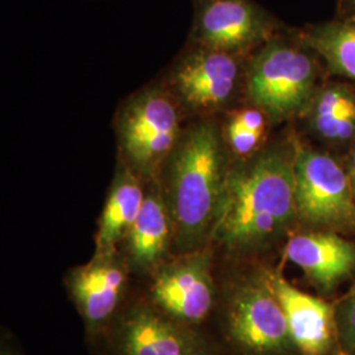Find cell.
Returning a JSON list of instances; mask_svg holds the SVG:
<instances>
[{
	"mask_svg": "<svg viewBox=\"0 0 355 355\" xmlns=\"http://www.w3.org/2000/svg\"><path fill=\"white\" fill-rule=\"evenodd\" d=\"M293 145H274L229 167L212 237L232 252L259 250L296 220Z\"/></svg>",
	"mask_w": 355,
	"mask_h": 355,
	"instance_id": "obj_1",
	"label": "cell"
},
{
	"mask_svg": "<svg viewBox=\"0 0 355 355\" xmlns=\"http://www.w3.org/2000/svg\"><path fill=\"white\" fill-rule=\"evenodd\" d=\"M165 170L164 200L178 245L184 250L196 249L212 234L228 175L215 124L200 121L184 130Z\"/></svg>",
	"mask_w": 355,
	"mask_h": 355,
	"instance_id": "obj_2",
	"label": "cell"
},
{
	"mask_svg": "<svg viewBox=\"0 0 355 355\" xmlns=\"http://www.w3.org/2000/svg\"><path fill=\"white\" fill-rule=\"evenodd\" d=\"M318 55L299 42L274 36L245 71L249 99L267 119L280 123L306 114L318 87Z\"/></svg>",
	"mask_w": 355,
	"mask_h": 355,
	"instance_id": "obj_3",
	"label": "cell"
},
{
	"mask_svg": "<svg viewBox=\"0 0 355 355\" xmlns=\"http://www.w3.org/2000/svg\"><path fill=\"white\" fill-rule=\"evenodd\" d=\"M296 220L308 232H355V199L345 166L328 153L295 144Z\"/></svg>",
	"mask_w": 355,
	"mask_h": 355,
	"instance_id": "obj_4",
	"label": "cell"
},
{
	"mask_svg": "<svg viewBox=\"0 0 355 355\" xmlns=\"http://www.w3.org/2000/svg\"><path fill=\"white\" fill-rule=\"evenodd\" d=\"M168 89L150 86L128 101L117 119L120 150L141 177H155L182 136L177 98Z\"/></svg>",
	"mask_w": 355,
	"mask_h": 355,
	"instance_id": "obj_5",
	"label": "cell"
},
{
	"mask_svg": "<svg viewBox=\"0 0 355 355\" xmlns=\"http://www.w3.org/2000/svg\"><path fill=\"white\" fill-rule=\"evenodd\" d=\"M224 337L237 355H300L265 274L245 282L230 297Z\"/></svg>",
	"mask_w": 355,
	"mask_h": 355,
	"instance_id": "obj_6",
	"label": "cell"
},
{
	"mask_svg": "<svg viewBox=\"0 0 355 355\" xmlns=\"http://www.w3.org/2000/svg\"><path fill=\"white\" fill-rule=\"evenodd\" d=\"M110 355H221L207 334L157 306L129 308L103 337Z\"/></svg>",
	"mask_w": 355,
	"mask_h": 355,
	"instance_id": "obj_7",
	"label": "cell"
},
{
	"mask_svg": "<svg viewBox=\"0 0 355 355\" xmlns=\"http://www.w3.org/2000/svg\"><path fill=\"white\" fill-rule=\"evenodd\" d=\"M242 79L240 55L196 45L173 69L170 86L183 105L207 114L224 107Z\"/></svg>",
	"mask_w": 355,
	"mask_h": 355,
	"instance_id": "obj_8",
	"label": "cell"
},
{
	"mask_svg": "<svg viewBox=\"0 0 355 355\" xmlns=\"http://www.w3.org/2000/svg\"><path fill=\"white\" fill-rule=\"evenodd\" d=\"M274 23L250 0H204L193 37L198 46L241 55L274 37Z\"/></svg>",
	"mask_w": 355,
	"mask_h": 355,
	"instance_id": "obj_9",
	"label": "cell"
},
{
	"mask_svg": "<svg viewBox=\"0 0 355 355\" xmlns=\"http://www.w3.org/2000/svg\"><path fill=\"white\" fill-rule=\"evenodd\" d=\"M154 306L191 327L200 325L214 308L211 257L195 252L162 267L153 282Z\"/></svg>",
	"mask_w": 355,
	"mask_h": 355,
	"instance_id": "obj_10",
	"label": "cell"
},
{
	"mask_svg": "<svg viewBox=\"0 0 355 355\" xmlns=\"http://www.w3.org/2000/svg\"><path fill=\"white\" fill-rule=\"evenodd\" d=\"M265 278L282 305L300 355H343L334 304L297 290L278 271H267Z\"/></svg>",
	"mask_w": 355,
	"mask_h": 355,
	"instance_id": "obj_11",
	"label": "cell"
},
{
	"mask_svg": "<svg viewBox=\"0 0 355 355\" xmlns=\"http://www.w3.org/2000/svg\"><path fill=\"white\" fill-rule=\"evenodd\" d=\"M127 283L123 263L110 257L95 259L71 272L69 287L91 337H104L114 321Z\"/></svg>",
	"mask_w": 355,
	"mask_h": 355,
	"instance_id": "obj_12",
	"label": "cell"
},
{
	"mask_svg": "<svg viewBox=\"0 0 355 355\" xmlns=\"http://www.w3.org/2000/svg\"><path fill=\"white\" fill-rule=\"evenodd\" d=\"M286 257L303 270L321 292L336 290L355 271V242L333 232H304L293 236Z\"/></svg>",
	"mask_w": 355,
	"mask_h": 355,
	"instance_id": "obj_13",
	"label": "cell"
},
{
	"mask_svg": "<svg viewBox=\"0 0 355 355\" xmlns=\"http://www.w3.org/2000/svg\"><path fill=\"white\" fill-rule=\"evenodd\" d=\"M173 233V221L164 196L157 190L149 191L140 215L125 237L132 263L140 270L157 265L167 252Z\"/></svg>",
	"mask_w": 355,
	"mask_h": 355,
	"instance_id": "obj_14",
	"label": "cell"
},
{
	"mask_svg": "<svg viewBox=\"0 0 355 355\" xmlns=\"http://www.w3.org/2000/svg\"><path fill=\"white\" fill-rule=\"evenodd\" d=\"M145 196L146 193L133 171L124 170L119 173L101 216L96 234V257L114 254L116 243L127 237L128 232L140 215Z\"/></svg>",
	"mask_w": 355,
	"mask_h": 355,
	"instance_id": "obj_15",
	"label": "cell"
},
{
	"mask_svg": "<svg viewBox=\"0 0 355 355\" xmlns=\"http://www.w3.org/2000/svg\"><path fill=\"white\" fill-rule=\"evenodd\" d=\"M300 40L331 74L355 80V13L311 26Z\"/></svg>",
	"mask_w": 355,
	"mask_h": 355,
	"instance_id": "obj_16",
	"label": "cell"
},
{
	"mask_svg": "<svg viewBox=\"0 0 355 355\" xmlns=\"http://www.w3.org/2000/svg\"><path fill=\"white\" fill-rule=\"evenodd\" d=\"M354 110V87L331 82L318 87L305 116L311 130L320 140L328 142L338 121Z\"/></svg>",
	"mask_w": 355,
	"mask_h": 355,
	"instance_id": "obj_17",
	"label": "cell"
},
{
	"mask_svg": "<svg viewBox=\"0 0 355 355\" xmlns=\"http://www.w3.org/2000/svg\"><path fill=\"white\" fill-rule=\"evenodd\" d=\"M334 313L343 355H355V283L334 304Z\"/></svg>",
	"mask_w": 355,
	"mask_h": 355,
	"instance_id": "obj_18",
	"label": "cell"
},
{
	"mask_svg": "<svg viewBox=\"0 0 355 355\" xmlns=\"http://www.w3.org/2000/svg\"><path fill=\"white\" fill-rule=\"evenodd\" d=\"M225 136L232 152L241 158H249L258 150L265 133L243 130L241 128L234 127L228 123Z\"/></svg>",
	"mask_w": 355,
	"mask_h": 355,
	"instance_id": "obj_19",
	"label": "cell"
},
{
	"mask_svg": "<svg viewBox=\"0 0 355 355\" xmlns=\"http://www.w3.org/2000/svg\"><path fill=\"white\" fill-rule=\"evenodd\" d=\"M266 114L258 108H242L230 116L229 124L241 128L249 132H261L265 133L266 129Z\"/></svg>",
	"mask_w": 355,
	"mask_h": 355,
	"instance_id": "obj_20",
	"label": "cell"
},
{
	"mask_svg": "<svg viewBox=\"0 0 355 355\" xmlns=\"http://www.w3.org/2000/svg\"><path fill=\"white\" fill-rule=\"evenodd\" d=\"M345 170L347 173V178H349V182H350V186H352V191H353V195H354L355 199V142L352 145V149L346 157V162H345Z\"/></svg>",
	"mask_w": 355,
	"mask_h": 355,
	"instance_id": "obj_21",
	"label": "cell"
},
{
	"mask_svg": "<svg viewBox=\"0 0 355 355\" xmlns=\"http://www.w3.org/2000/svg\"><path fill=\"white\" fill-rule=\"evenodd\" d=\"M343 16H349L355 13V0H341Z\"/></svg>",
	"mask_w": 355,
	"mask_h": 355,
	"instance_id": "obj_22",
	"label": "cell"
},
{
	"mask_svg": "<svg viewBox=\"0 0 355 355\" xmlns=\"http://www.w3.org/2000/svg\"><path fill=\"white\" fill-rule=\"evenodd\" d=\"M0 355H17L16 354V352L13 350L12 347L10 346V345H7V343H3L1 345V352H0Z\"/></svg>",
	"mask_w": 355,
	"mask_h": 355,
	"instance_id": "obj_23",
	"label": "cell"
}]
</instances>
